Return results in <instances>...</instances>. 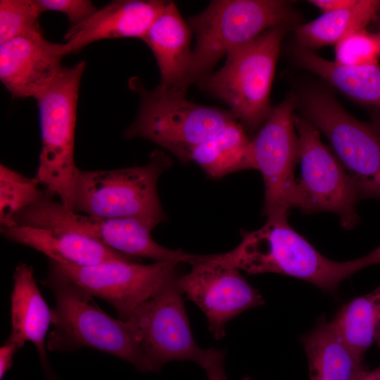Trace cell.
I'll return each instance as SVG.
<instances>
[{"label": "cell", "mask_w": 380, "mask_h": 380, "mask_svg": "<svg viewBox=\"0 0 380 380\" xmlns=\"http://www.w3.org/2000/svg\"><path fill=\"white\" fill-rule=\"evenodd\" d=\"M295 56L305 68L357 103L380 123V65L350 67L324 59L299 46Z\"/></svg>", "instance_id": "cell-20"}, {"label": "cell", "mask_w": 380, "mask_h": 380, "mask_svg": "<svg viewBox=\"0 0 380 380\" xmlns=\"http://www.w3.org/2000/svg\"><path fill=\"white\" fill-rule=\"evenodd\" d=\"M192 31L174 2L168 1L143 37L154 55L160 72L157 86L176 90L185 80L192 56Z\"/></svg>", "instance_id": "cell-18"}, {"label": "cell", "mask_w": 380, "mask_h": 380, "mask_svg": "<svg viewBox=\"0 0 380 380\" xmlns=\"http://www.w3.org/2000/svg\"><path fill=\"white\" fill-rule=\"evenodd\" d=\"M224 352L221 350H205L198 365L205 369L208 380H228L224 366Z\"/></svg>", "instance_id": "cell-29"}, {"label": "cell", "mask_w": 380, "mask_h": 380, "mask_svg": "<svg viewBox=\"0 0 380 380\" xmlns=\"http://www.w3.org/2000/svg\"><path fill=\"white\" fill-rule=\"evenodd\" d=\"M42 13L37 0H1L0 44L25 34L42 32L39 16Z\"/></svg>", "instance_id": "cell-26"}, {"label": "cell", "mask_w": 380, "mask_h": 380, "mask_svg": "<svg viewBox=\"0 0 380 380\" xmlns=\"http://www.w3.org/2000/svg\"><path fill=\"white\" fill-rule=\"evenodd\" d=\"M356 380H380V367L372 371L364 369Z\"/></svg>", "instance_id": "cell-32"}, {"label": "cell", "mask_w": 380, "mask_h": 380, "mask_svg": "<svg viewBox=\"0 0 380 380\" xmlns=\"http://www.w3.org/2000/svg\"><path fill=\"white\" fill-rule=\"evenodd\" d=\"M380 10L379 0H355L344 8L322 13L317 18L298 26L296 36L300 46L313 51L337 44L347 36L365 30Z\"/></svg>", "instance_id": "cell-23"}, {"label": "cell", "mask_w": 380, "mask_h": 380, "mask_svg": "<svg viewBox=\"0 0 380 380\" xmlns=\"http://www.w3.org/2000/svg\"><path fill=\"white\" fill-rule=\"evenodd\" d=\"M251 141L246 129L237 120H234L221 132L197 146L191 152L190 161L213 178L253 169Z\"/></svg>", "instance_id": "cell-22"}, {"label": "cell", "mask_w": 380, "mask_h": 380, "mask_svg": "<svg viewBox=\"0 0 380 380\" xmlns=\"http://www.w3.org/2000/svg\"><path fill=\"white\" fill-rule=\"evenodd\" d=\"M291 3L281 0H215L188 24L196 37L186 77L175 91L186 94L190 85L212 72L234 49L293 19Z\"/></svg>", "instance_id": "cell-3"}, {"label": "cell", "mask_w": 380, "mask_h": 380, "mask_svg": "<svg viewBox=\"0 0 380 380\" xmlns=\"http://www.w3.org/2000/svg\"><path fill=\"white\" fill-rule=\"evenodd\" d=\"M177 279L140 305L126 321L154 372L176 360L199 364L205 353L194 338Z\"/></svg>", "instance_id": "cell-13"}, {"label": "cell", "mask_w": 380, "mask_h": 380, "mask_svg": "<svg viewBox=\"0 0 380 380\" xmlns=\"http://www.w3.org/2000/svg\"><path fill=\"white\" fill-rule=\"evenodd\" d=\"M379 34L366 30L355 32L336 44L335 62L345 66L362 67L379 65Z\"/></svg>", "instance_id": "cell-27"}, {"label": "cell", "mask_w": 380, "mask_h": 380, "mask_svg": "<svg viewBox=\"0 0 380 380\" xmlns=\"http://www.w3.org/2000/svg\"><path fill=\"white\" fill-rule=\"evenodd\" d=\"M65 44L45 39L42 32L0 44V80L13 98L35 99L62 72Z\"/></svg>", "instance_id": "cell-15"}, {"label": "cell", "mask_w": 380, "mask_h": 380, "mask_svg": "<svg viewBox=\"0 0 380 380\" xmlns=\"http://www.w3.org/2000/svg\"><path fill=\"white\" fill-rule=\"evenodd\" d=\"M45 282L55 299L53 328L47 337L49 350L87 347L127 361L140 372H154L129 323L108 315L93 296L50 268Z\"/></svg>", "instance_id": "cell-2"}, {"label": "cell", "mask_w": 380, "mask_h": 380, "mask_svg": "<svg viewBox=\"0 0 380 380\" xmlns=\"http://www.w3.org/2000/svg\"><path fill=\"white\" fill-rule=\"evenodd\" d=\"M1 233L6 239L32 248L58 262L89 266L111 260H137L93 239L67 230L17 225L1 228Z\"/></svg>", "instance_id": "cell-17"}, {"label": "cell", "mask_w": 380, "mask_h": 380, "mask_svg": "<svg viewBox=\"0 0 380 380\" xmlns=\"http://www.w3.org/2000/svg\"><path fill=\"white\" fill-rule=\"evenodd\" d=\"M376 343H377L379 347L380 348V338L377 341Z\"/></svg>", "instance_id": "cell-34"}, {"label": "cell", "mask_w": 380, "mask_h": 380, "mask_svg": "<svg viewBox=\"0 0 380 380\" xmlns=\"http://www.w3.org/2000/svg\"><path fill=\"white\" fill-rule=\"evenodd\" d=\"M132 87L139 93L140 104L125 138L148 140L184 162L190 161L197 146L236 120L229 110L194 103L186 94L158 87L148 91L134 81Z\"/></svg>", "instance_id": "cell-7"}, {"label": "cell", "mask_w": 380, "mask_h": 380, "mask_svg": "<svg viewBox=\"0 0 380 380\" xmlns=\"http://www.w3.org/2000/svg\"><path fill=\"white\" fill-rule=\"evenodd\" d=\"M163 0H115L82 23L72 26L64 36L67 55L96 41L107 39H143L166 6Z\"/></svg>", "instance_id": "cell-16"}, {"label": "cell", "mask_w": 380, "mask_h": 380, "mask_svg": "<svg viewBox=\"0 0 380 380\" xmlns=\"http://www.w3.org/2000/svg\"><path fill=\"white\" fill-rule=\"evenodd\" d=\"M224 255L233 265L248 274L291 276L326 293L335 292L343 280L355 272L380 264V246L355 260H331L296 232L287 219H267L260 228L244 232L238 246Z\"/></svg>", "instance_id": "cell-1"}, {"label": "cell", "mask_w": 380, "mask_h": 380, "mask_svg": "<svg viewBox=\"0 0 380 380\" xmlns=\"http://www.w3.org/2000/svg\"><path fill=\"white\" fill-rule=\"evenodd\" d=\"M170 165L169 158L155 151L144 165L110 170H79L72 210L103 218L135 219L153 230L167 220L157 184Z\"/></svg>", "instance_id": "cell-5"}, {"label": "cell", "mask_w": 380, "mask_h": 380, "mask_svg": "<svg viewBox=\"0 0 380 380\" xmlns=\"http://www.w3.org/2000/svg\"><path fill=\"white\" fill-rule=\"evenodd\" d=\"M180 262L111 260L77 266L49 260V268L75 283L93 296L109 303L118 319L126 322L158 291L179 277Z\"/></svg>", "instance_id": "cell-12"}, {"label": "cell", "mask_w": 380, "mask_h": 380, "mask_svg": "<svg viewBox=\"0 0 380 380\" xmlns=\"http://www.w3.org/2000/svg\"><path fill=\"white\" fill-rule=\"evenodd\" d=\"M355 0H310L309 3L317 7L322 13H330L352 5Z\"/></svg>", "instance_id": "cell-31"}, {"label": "cell", "mask_w": 380, "mask_h": 380, "mask_svg": "<svg viewBox=\"0 0 380 380\" xmlns=\"http://www.w3.org/2000/svg\"><path fill=\"white\" fill-rule=\"evenodd\" d=\"M297 97L289 94L273 107L258 132L251 139L253 170L260 172L265 188L263 214L267 219H287L295 208L298 139L294 117Z\"/></svg>", "instance_id": "cell-11"}, {"label": "cell", "mask_w": 380, "mask_h": 380, "mask_svg": "<svg viewBox=\"0 0 380 380\" xmlns=\"http://www.w3.org/2000/svg\"><path fill=\"white\" fill-rule=\"evenodd\" d=\"M286 26L270 29L226 56L224 65L198 82L220 100L247 132L260 129L271 110L270 91Z\"/></svg>", "instance_id": "cell-4"}, {"label": "cell", "mask_w": 380, "mask_h": 380, "mask_svg": "<svg viewBox=\"0 0 380 380\" xmlns=\"http://www.w3.org/2000/svg\"><path fill=\"white\" fill-rule=\"evenodd\" d=\"M17 345L7 340L0 348V379L2 380L5 374L10 369L14 355L18 350Z\"/></svg>", "instance_id": "cell-30"}, {"label": "cell", "mask_w": 380, "mask_h": 380, "mask_svg": "<svg viewBox=\"0 0 380 380\" xmlns=\"http://www.w3.org/2000/svg\"><path fill=\"white\" fill-rule=\"evenodd\" d=\"M15 225L59 229L93 239L132 258L186 263L190 255L157 243L151 229L137 220L103 218L68 210L46 192L37 202L20 212Z\"/></svg>", "instance_id": "cell-10"}, {"label": "cell", "mask_w": 380, "mask_h": 380, "mask_svg": "<svg viewBox=\"0 0 380 380\" xmlns=\"http://www.w3.org/2000/svg\"><path fill=\"white\" fill-rule=\"evenodd\" d=\"M243 380H253V379L250 378L248 376H243Z\"/></svg>", "instance_id": "cell-33"}, {"label": "cell", "mask_w": 380, "mask_h": 380, "mask_svg": "<svg viewBox=\"0 0 380 380\" xmlns=\"http://www.w3.org/2000/svg\"><path fill=\"white\" fill-rule=\"evenodd\" d=\"M42 12L54 11L65 14L72 26L80 25L89 18L96 7L89 0H37Z\"/></svg>", "instance_id": "cell-28"}, {"label": "cell", "mask_w": 380, "mask_h": 380, "mask_svg": "<svg viewBox=\"0 0 380 380\" xmlns=\"http://www.w3.org/2000/svg\"><path fill=\"white\" fill-rule=\"evenodd\" d=\"M330 322L353 353L364 359L380 338V285L342 306Z\"/></svg>", "instance_id": "cell-24"}, {"label": "cell", "mask_w": 380, "mask_h": 380, "mask_svg": "<svg viewBox=\"0 0 380 380\" xmlns=\"http://www.w3.org/2000/svg\"><path fill=\"white\" fill-rule=\"evenodd\" d=\"M301 343L310 380H356L365 369L364 359L353 353L324 317L301 337Z\"/></svg>", "instance_id": "cell-21"}, {"label": "cell", "mask_w": 380, "mask_h": 380, "mask_svg": "<svg viewBox=\"0 0 380 380\" xmlns=\"http://www.w3.org/2000/svg\"><path fill=\"white\" fill-rule=\"evenodd\" d=\"M297 107L301 116L326 137L359 198L380 200V123L356 119L333 95L318 89L297 97Z\"/></svg>", "instance_id": "cell-8"}, {"label": "cell", "mask_w": 380, "mask_h": 380, "mask_svg": "<svg viewBox=\"0 0 380 380\" xmlns=\"http://www.w3.org/2000/svg\"><path fill=\"white\" fill-rule=\"evenodd\" d=\"M37 177H29L4 164L0 165L1 228L15 226V217L39 201L46 194Z\"/></svg>", "instance_id": "cell-25"}, {"label": "cell", "mask_w": 380, "mask_h": 380, "mask_svg": "<svg viewBox=\"0 0 380 380\" xmlns=\"http://www.w3.org/2000/svg\"><path fill=\"white\" fill-rule=\"evenodd\" d=\"M379 37H380V34H379Z\"/></svg>", "instance_id": "cell-35"}, {"label": "cell", "mask_w": 380, "mask_h": 380, "mask_svg": "<svg viewBox=\"0 0 380 380\" xmlns=\"http://www.w3.org/2000/svg\"><path fill=\"white\" fill-rule=\"evenodd\" d=\"M180 274L183 294L205 315L213 337L224 336L227 323L242 312L264 304L260 293L242 277L224 253L207 255Z\"/></svg>", "instance_id": "cell-14"}, {"label": "cell", "mask_w": 380, "mask_h": 380, "mask_svg": "<svg viewBox=\"0 0 380 380\" xmlns=\"http://www.w3.org/2000/svg\"><path fill=\"white\" fill-rule=\"evenodd\" d=\"M86 64L65 67L36 98L42 148L35 177L46 192L73 211L77 167L74 160L77 105Z\"/></svg>", "instance_id": "cell-6"}, {"label": "cell", "mask_w": 380, "mask_h": 380, "mask_svg": "<svg viewBox=\"0 0 380 380\" xmlns=\"http://www.w3.org/2000/svg\"><path fill=\"white\" fill-rule=\"evenodd\" d=\"M13 279L12 329L8 340L15 343L19 349L27 341L32 342L41 359L46 362L45 340L52 322V311L37 285L31 266L26 263L18 265Z\"/></svg>", "instance_id": "cell-19"}, {"label": "cell", "mask_w": 380, "mask_h": 380, "mask_svg": "<svg viewBox=\"0 0 380 380\" xmlns=\"http://www.w3.org/2000/svg\"><path fill=\"white\" fill-rule=\"evenodd\" d=\"M294 122L300 164L295 208L308 213H333L344 229H353L359 222V196L354 182L331 148L322 141L320 132L301 115L295 114Z\"/></svg>", "instance_id": "cell-9"}]
</instances>
